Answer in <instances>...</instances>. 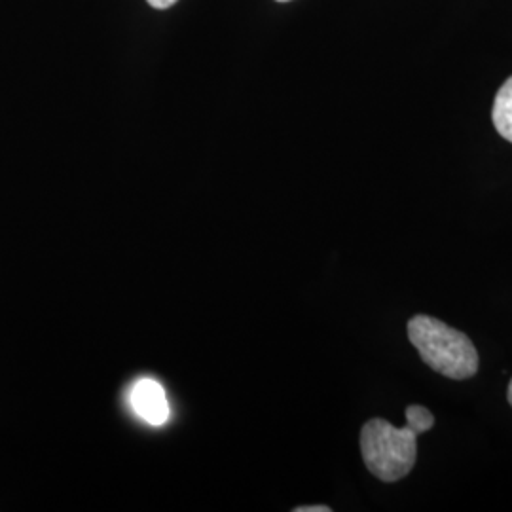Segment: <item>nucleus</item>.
<instances>
[{
	"mask_svg": "<svg viewBox=\"0 0 512 512\" xmlns=\"http://www.w3.org/2000/svg\"><path fill=\"white\" fill-rule=\"evenodd\" d=\"M507 397H509V404L512 406V380L511 384H509V395H507Z\"/></svg>",
	"mask_w": 512,
	"mask_h": 512,
	"instance_id": "nucleus-8",
	"label": "nucleus"
},
{
	"mask_svg": "<svg viewBox=\"0 0 512 512\" xmlns=\"http://www.w3.org/2000/svg\"><path fill=\"white\" fill-rule=\"evenodd\" d=\"M277 2H289V0H277Z\"/></svg>",
	"mask_w": 512,
	"mask_h": 512,
	"instance_id": "nucleus-9",
	"label": "nucleus"
},
{
	"mask_svg": "<svg viewBox=\"0 0 512 512\" xmlns=\"http://www.w3.org/2000/svg\"><path fill=\"white\" fill-rule=\"evenodd\" d=\"M408 338L423 363L452 380H469L478 370V353L471 338L435 317L416 315L408 321Z\"/></svg>",
	"mask_w": 512,
	"mask_h": 512,
	"instance_id": "nucleus-1",
	"label": "nucleus"
},
{
	"mask_svg": "<svg viewBox=\"0 0 512 512\" xmlns=\"http://www.w3.org/2000/svg\"><path fill=\"white\" fill-rule=\"evenodd\" d=\"M418 437L420 433L410 423L397 429L382 418L366 421L361 431L366 469L382 482L401 480L416 463Z\"/></svg>",
	"mask_w": 512,
	"mask_h": 512,
	"instance_id": "nucleus-2",
	"label": "nucleus"
},
{
	"mask_svg": "<svg viewBox=\"0 0 512 512\" xmlns=\"http://www.w3.org/2000/svg\"><path fill=\"white\" fill-rule=\"evenodd\" d=\"M129 403L135 414L150 425H164L169 418V403L164 387L154 380H139L133 385Z\"/></svg>",
	"mask_w": 512,
	"mask_h": 512,
	"instance_id": "nucleus-3",
	"label": "nucleus"
},
{
	"mask_svg": "<svg viewBox=\"0 0 512 512\" xmlns=\"http://www.w3.org/2000/svg\"><path fill=\"white\" fill-rule=\"evenodd\" d=\"M294 512H330V507L321 505V507H296Z\"/></svg>",
	"mask_w": 512,
	"mask_h": 512,
	"instance_id": "nucleus-7",
	"label": "nucleus"
},
{
	"mask_svg": "<svg viewBox=\"0 0 512 512\" xmlns=\"http://www.w3.org/2000/svg\"><path fill=\"white\" fill-rule=\"evenodd\" d=\"M406 423H410L418 433H427L435 425V416L420 404H410L406 408Z\"/></svg>",
	"mask_w": 512,
	"mask_h": 512,
	"instance_id": "nucleus-5",
	"label": "nucleus"
},
{
	"mask_svg": "<svg viewBox=\"0 0 512 512\" xmlns=\"http://www.w3.org/2000/svg\"><path fill=\"white\" fill-rule=\"evenodd\" d=\"M147 2L152 8H156V10H167V8L175 6L179 0H147Z\"/></svg>",
	"mask_w": 512,
	"mask_h": 512,
	"instance_id": "nucleus-6",
	"label": "nucleus"
},
{
	"mask_svg": "<svg viewBox=\"0 0 512 512\" xmlns=\"http://www.w3.org/2000/svg\"><path fill=\"white\" fill-rule=\"evenodd\" d=\"M492 120H494L497 133L505 141L512 143V76L499 88V92L495 95Z\"/></svg>",
	"mask_w": 512,
	"mask_h": 512,
	"instance_id": "nucleus-4",
	"label": "nucleus"
}]
</instances>
